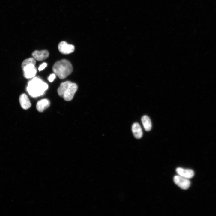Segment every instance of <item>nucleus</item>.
<instances>
[{
  "label": "nucleus",
  "instance_id": "nucleus-1",
  "mask_svg": "<svg viewBox=\"0 0 216 216\" xmlns=\"http://www.w3.org/2000/svg\"><path fill=\"white\" fill-rule=\"evenodd\" d=\"M48 88L47 83L39 78L34 77L28 82L26 90L31 96L36 97L43 95Z\"/></svg>",
  "mask_w": 216,
  "mask_h": 216
},
{
  "label": "nucleus",
  "instance_id": "nucleus-2",
  "mask_svg": "<svg viewBox=\"0 0 216 216\" xmlns=\"http://www.w3.org/2000/svg\"><path fill=\"white\" fill-rule=\"evenodd\" d=\"M73 69L70 62L64 59L56 62L52 68L54 73L61 79H64L70 75L72 72Z\"/></svg>",
  "mask_w": 216,
  "mask_h": 216
},
{
  "label": "nucleus",
  "instance_id": "nucleus-3",
  "mask_svg": "<svg viewBox=\"0 0 216 216\" xmlns=\"http://www.w3.org/2000/svg\"><path fill=\"white\" fill-rule=\"evenodd\" d=\"M21 66L25 78L30 79L35 76L37 70L34 64H31Z\"/></svg>",
  "mask_w": 216,
  "mask_h": 216
},
{
  "label": "nucleus",
  "instance_id": "nucleus-4",
  "mask_svg": "<svg viewBox=\"0 0 216 216\" xmlns=\"http://www.w3.org/2000/svg\"><path fill=\"white\" fill-rule=\"evenodd\" d=\"M77 89L78 86L76 84L71 82L64 92L63 97L64 99L67 101L72 100Z\"/></svg>",
  "mask_w": 216,
  "mask_h": 216
},
{
  "label": "nucleus",
  "instance_id": "nucleus-5",
  "mask_svg": "<svg viewBox=\"0 0 216 216\" xmlns=\"http://www.w3.org/2000/svg\"><path fill=\"white\" fill-rule=\"evenodd\" d=\"M173 180L175 183L183 189H188L190 185V182L188 178L179 175L175 176Z\"/></svg>",
  "mask_w": 216,
  "mask_h": 216
},
{
  "label": "nucleus",
  "instance_id": "nucleus-6",
  "mask_svg": "<svg viewBox=\"0 0 216 216\" xmlns=\"http://www.w3.org/2000/svg\"><path fill=\"white\" fill-rule=\"evenodd\" d=\"M58 48L59 51L64 54H68L73 52L74 50V46L68 44L66 42L62 41L58 45Z\"/></svg>",
  "mask_w": 216,
  "mask_h": 216
},
{
  "label": "nucleus",
  "instance_id": "nucleus-7",
  "mask_svg": "<svg viewBox=\"0 0 216 216\" xmlns=\"http://www.w3.org/2000/svg\"><path fill=\"white\" fill-rule=\"evenodd\" d=\"M32 55L35 60L40 61L48 58L49 54L48 51L46 50L41 51L35 50L32 52Z\"/></svg>",
  "mask_w": 216,
  "mask_h": 216
},
{
  "label": "nucleus",
  "instance_id": "nucleus-8",
  "mask_svg": "<svg viewBox=\"0 0 216 216\" xmlns=\"http://www.w3.org/2000/svg\"><path fill=\"white\" fill-rule=\"evenodd\" d=\"M176 172L178 175L188 179L192 178L194 176V171L191 169L178 167L176 169Z\"/></svg>",
  "mask_w": 216,
  "mask_h": 216
},
{
  "label": "nucleus",
  "instance_id": "nucleus-9",
  "mask_svg": "<svg viewBox=\"0 0 216 216\" xmlns=\"http://www.w3.org/2000/svg\"><path fill=\"white\" fill-rule=\"evenodd\" d=\"M19 101L22 107L26 110L31 106V104L27 95L25 93L22 94L19 98Z\"/></svg>",
  "mask_w": 216,
  "mask_h": 216
},
{
  "label": "nucleus",
  "instance_id": "nucleus-10",
  "mask_svg": "<svg viewBox=\"0 0 216 216\" xmlns=\"http://www.w3.org/2000/svg\"><path fill=\"white\" fill-rule=\"evenodd\" d=\"M50 105V100L47 99H44L39 100L36 104V108L39 112H42Z\"/></svg>",
  "mask_w": 216,
  "mask_h": 216
},
{
  "label": "nucleus",
  "instance_id": "nucleus-11",
  "mask_svg": "<svg viewBox=\"0 0 216 216\" xmlns=\"http://www.w3.org/2000/svg\"><path fill=\"white\" fill-rule=\"evenodd\" d=\"M132 130L134 137L137 139L141 138L142 136L143 132L142 129L140 124L137 122L133 124Z\"/></svg>",
  "mask_w": 216,
  "mask_h": 216
},
{
  "label": "nucleus",
  "instance_id": "nucleus-12",
  "mask_svg": "<svg viewBox=\"0 0 216 216\" xmlns=\"http://www.w3.org/2000/svg\"><path fill=\"white\" fill-rule=\"evenodd\" d=\"M141 120L145 130L147 131L150 130L152 127V124L149 117L146 115H144L142 117Z\"/></svg>",
  "mask_w": 216,
  "mask_h": 216
},
{
  "label": "nucleus",
  "instance_id": "nucleus-13",
  "mask_svg": "<svg viewBox=\"0 0 216 216\" xmlns=\"http://www.w3.org/2000/svg\"><path fill=\"white\" fill-rule=\"evenodd\" d=\"M71 82L70 81H67L61 84L57 90V92L59 96L63 97L64 92Z\"/></svg>",
  "mask_w": 216,
  "mask_h": 216
},
{
  "label": "nucleus",
  "instance_id": "nucleus-14",
  "mask_svg": "<svg viewBox=\"0 0 216 216\" xmlns=\"http://www.w3.org/2000/svg\"><path fill=\"white\" fill-rule=\"evenodd\" d=\"M56 77V75L54 74H50L48 78V80L50 82H53Z\"/></svg>",
  "mask_w": 216,
  "mask_h": 216
},
{
  "label": "nucleus",
  "instance_id": "nucleus-15",
  "mask_svg": "<svg viewBox=\"0 0 216 216\" xmlns=\"http://www.w3.org/2000/svg\"><path fill=\"white\" fill-rule=\"evenodd\" d=\"M47 65V64L46 63H44L41 64L39 67L38 70L39 71H41L44 69Z\"/></svg>",
  "mask_w": 216,
  "mask_h": 216
}]
</instances>
